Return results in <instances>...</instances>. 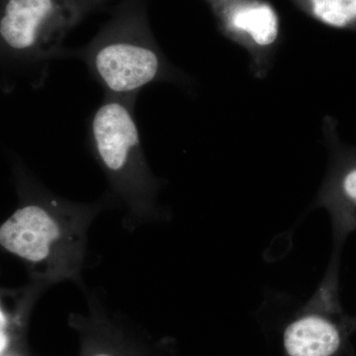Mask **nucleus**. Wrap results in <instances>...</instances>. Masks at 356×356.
Listing matches in <instances>:
<instances>
[{
    "label": "nucleus",
    "mask_w": 356,
    "mask_h": 356,
    "mask_svg": "<svg viewBox=\"0 0 356 356\" xmlns=\"http://www.w3.org/2000/svg\"><path fill=\"white\" fill-rule=\"evenodd\" d=\"M18 204L0 226V247L24 264L29 282L48 290L70 282L83 290L88 262V233L96 217L116 207L105 191L93 202L54 193L18 156H11Z\"/></svg>",
    "instance_id": "f257e3e1"
},
{
    "label": "nucleus",
    "mask_w": 356,
    "mask_h": 356,
    "mask_svg": "<svg viewBox=\"0 0 356 356\" xmlns=\"http://www.w3.org/2000/svg\"><path fill=\"white\" fill-rule=\"evenodd\" d=\"M135 104L104 95L88 122L89 151L106 177L107 193L123 210L122 222L129 232L170 220L159 203L163 181L145 154Z\"/></svg>",
    "instance_id": "f03ea898"
},
{
    "label": "nucleus",
    "mask_w": 356,
    "mask_h": 356,
    "mask_svg": "<svg viewBox=\"0 0 356 356\" xmlns=\"http://www.w3.org/2000/svg\"><path fill=\"white\" fill-rule=\"evenodd\" d=\"M64 58H79L104 95L137 102L143 89L172 79V65L138 16L119 18Z\"/></svg>",
    "instance_id": "7ed1b4c3"
},
{
    "label": "nucleus",
    "mask_w": 356,
    "mask_h": 356,
    "mask_svg": "<svg viewBox=\"0 0 356 356\" xmlns=\"http://www.w3.org/2000/svg\"><path fill=\"white\" fill-rule=\"evenodd\" d=\"M76 0H3L0 18L2 70L43 83L49 65L64 58L63 41L79 19Z\"/></svg>",
    "instance_id": "20e7f679"
},
{
    "label": "nucleus",
    "mask_w": 356,
    "mask_h": 356,
    "mask_svg": "<svg viewBox=\"0 0 356 356\" xmlns=\"http://www.w3.org/2000/svg\"><path fill=\"white\" fill-rule=\"evenodd\" d=\"M343 341L341 325L316 294L283 327L281 356H337Z\"/></svg>",
    "instance_id": "39448f33"
},
{
    "label": "nucleus",
    "mask_w": 356,
    "mask_h": 356,
    "mask_svg": "<svg viewBox=\"0 0 356 356\" xmlns=\"http://www.w3.org/2000/svg\"><path fill=\"white\" fill-rule=\"evenodd\" d=\"M229 23L236 30L247 33L259 46H268L277 38L278 21L270 6L248 4L233 11Z\"/></svg>",
    "instance_id": "423d86ee"
},
{
    "label": "nucleus",
    "mask_w": 356,
    "mask_h": 356,
    "mask_svg": "<svg viewBox=\"0 0 356 356\" xmlns=\"http://www.w3.org/2000/svg\"><path fill=\"white\" fill-rule=\"evenodd\" d=\"M318 19L334 27H343L356 19V0H311Z\"/></svg>",
    "instance_id": "0eeeda50"
},
{
    "label": "nucleus",
    "mask_w": 356,
    "mask_h": 356,
    "mask_svg": "<svg viewBox=\"0 0 356 356\" xmlns=\"http://www.w3.org/2000/svg\"><path fill=\"white\" fill-rule=\"evenodd\" d=\"M343 191L346 197L356 203V168L343 178Z\"/></svg>",
    "instance_id": "6e6552de"
},
{
    "label": "nucleus",
    "mask_w": 356,
    "mask_h": 356,
    "mask_svg": "<svg viewBox=\"0 0 356 356\" xmlns=\"http://www.w3.org/2000/svg\"><path fill=\"white\" fill-rule=\"evenodd\" d=\"M88 356H119L109 348H97L89 353Z\"/></svg>",
    "instance_id": "1a4fd4ad"
},
{
    "label": "nucleus",
    "mask_w": 356,
    "mask_h": 356,
    "mask_svg": "<svg viewBox=\"0 0 356 356\" xmlns=\"http://www.w3.org/2000/svg\"><path fill=\"white\" fill-rule=\"evenodd\" d=\"M2 356H7V355H2Z\"/></svg>",
    "instance_id": "9d476101"
}]
</instances>
